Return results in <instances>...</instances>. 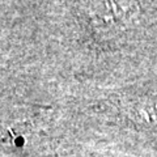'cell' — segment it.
I'll return each instance as SVG.
<instances>
[{
    "label": "cell",
    "mask_w": 157,
    "mask_h": 157,
    "mask_svg": "<svg viewBox=\"0 0 157 157\" xmlns=\"http://www.w3.org/2000/svg\"><path fill=\"white\" fill-rule=\"evenodd\" d=\"M30 131V126L26 122H17L11 126L6 132L7 143H11L14 147H22L26 141V134Z\"/></svg>",
    "instance_id": "1"
}]
</instances>
